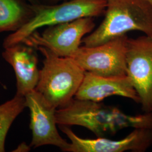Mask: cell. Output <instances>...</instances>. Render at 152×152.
<instances>
[{
  "instance_id": "4",
  "label": "cell",
  "mask_w": 152,
  "mask_h": 152,
  "mask_svg": "<svg viewBox=\"0 0 152 152\" xmlns=\"http://www.w3.org/2000/svg\"><path fill=\"white\" fill-rule=\"evenodd\" d=\"M95 27L94 18L85 17L48 26L42 33H32L22 43L44 47L61 57H70L80 48L83 37Z\"/></svg>"
},
{
  "instance_id": "16",
  "label": "cell",
  "mask_w": 152,
  "mask_h": 152,
  "mask_svg": "<svg viewBox=\"0 0 152 152\" xmlns=\"http://www.w3.org/2000/svg\"><path fill=\"white\" fill-rule=\"evenodd\" d=\"M30 149V148L28 147L26 144L24 143H22V144H20L19 147L16 148L15 151H14V152H24V151H27L26 150L29 151Z\"/></svg>"
},
{
  "instance_id": "13",
  "label": "cell",
  "mask_w": 152,
  "mask_h": 152,
  "mask_svg": "<svg viewBox=\"0 0 152 152\" xmlns=\"http://www.w3.org/2000/svg\"><path fill=\"white\" fill-rule=\"evenodd\" d=\"M25 108H27L26 98L16 94L10 100L0 105V152L5 151L7 132L14 120Z\"/></svg>"
},
{
  "instance_id": "12",
  "label": "cell",
  "mask_w": 152,
  "mask_h": 152,
  "mask_svg": "<svg viewBox=\"0 0 152 152\" xmlns=\"http://www.w3.org/2000/svg\"><path fill=\"white\" fill-rule=\"evenodd\" d=\"M33 15L27 0H0V33L16 31Z\"/></svg>"
},
{
  "instance_id": "11",
  "label": "cell",
  "mask_w": 152,
  "mask_h": 152,
  "mask_svg": "<svg viewBox=\"0 0 152 152\" xmlns=\"http://www.w3.org/2000/svg\"><path fill=\"white\" fill-rule=\"evenodd\" d=\"M4 49L2 56L12 67L16 76V95L25 96L36 88L39 77L36 49L20 43Z\"/></svg>"
},
{
  "instance_id": "5",
  "label": "cell",
  "mask_w": 152,
  "mask_h": 152,
  "mask_svg": "<svg viewBox=\"0 0 152 152\" xmlns=\"http://www.w3.org/2000/svg\"><path fill=\"white\" fill-rule=\"evenodd\" d=\"M126 34L96 46H80L71 57L87 72L102 76L127 75Z\"/></svg>"
},
{
  "instance_id": "10",
  "label": "cell",
  "mask_w": 152,
  "mask_h": 152,
  "mask_svg": "<svg viewBox=\"0 0 152 152\" xmlns=\"http://www.w3.org/2000/svg\"><path fill=\"white\" fill-rule=\"evenodd\" d=\"M118 96L130 99L137 103L140 100L127 75L102 76L85 72L81 85L75 98L100 102L104 99Z\"/></svg>"
},
{
  "instance_id": "9",
  "label": "cell",
  "mask_w": 152,
  "mask_h": 152,
  "mask_svg": "<svg viewBox=\"0 0 152 152\" xmlns=\"http://www.w3.org/2000/svg\"><path fill=\"white\" fill-rule=\"evenodd\" d=\"M59 129L71 141L69 152H145L152 146V130L134 129L120 140L103 137L83 139L77 136L68 126Z\"/></svg>"
},
{
  "instance_id": "15",
  "label": "cell",
  "mask_w": 152,
  "mask_h": 152,
  "mask_svg": "<svg viewBox=\"0 0 152 152\" xmlns=\"http://www.w3.org/2000/svg\"><path fill=\"white\" fill-rule=\"evenodd\" d=\"M41 4H47V5H54L59 4V2H63L65 1H68L71 0H39Z\"/></svg>"
},
{
  "instance_id": "6",
  "label": "cell",
  "mask_w": 152,
  "mask_h": 152,
  "mask_svg": "<svg viewBox=\"0 0 152 152\" xmlns=\"http://www.w3.org/2000/svg\"><path fill=\"white\" fill-rule=\"evenodd\" d=\"M126 75L140 98L144 112H152V37L127 38Z\"/></svg>"
},
{
  "instance_id": "2",
  "label": "cell",
  "mask_w": 152,
  "mask_h": 152,
  "mask_svg": "<svg viewBox=\"0 0 152 152\" xmlns=\"http://www.w3.org/2000/svg\"><path fill=\"white\" fill-rule=\"evenodd\" d=\"M36 49L44 59L35 89L56 108L64 107L75 98L85 71L71 57L59 56L44 47Z\"/></svg>"
},
{
  "instance_id": "17",
  "label": "cell",
  "mask_w": 152,
  "mask_h": 152,
  "mask_svg": "<svg viewBox=\"0 0 152 152\" xmlns=\"http://www.w3.org/2000/svg\"><path fill=\"white\" fill-rule=\"evenodd\" d=\"M28 2L31 4H41V2L39 0H27Z\"/></svg>"
},
{
  "instance_id": "14",
  "label": "cell",
  "mask_w": 152,
  "mask_h": 152,
  "mask_svg": "<svg viewBox=\"0 0 152 152\" xmlns=\"http://www.w3.org/2000/svg\"><path fill=\"white\" fill-rule=\"evenodd\" d=\"M144 114L128 115L114 107L110 129V135L129 127L134 129L152 130V112H144Z\"/></svg>"
},
{
  "instance_id": "18",
  "label": "cell",
  "mask_w": 152,
  "mask_h": 152,
  "mask_svg": "<svg viewBox=\"0 0 152 152\" xmlns=\"http://www.w3.org/2000/svg\"><path fill=\"white\" fill-rule=\"evenodd\" d=\"M149 3H150V4L152 6V0H147Z\"/></svg>"
},
{
  "instance_id": "7",
  "label": "cell",
  "mask_w": 152,
  "mask_h": 152,
  "mask_svg": "<svg viewBox=\"0 0 152 152\" xmlns=\"http://www.w3.org/2000/svg\"><path fill=\"white\" fill-rule=\"evenodd\" d=\"M113 106L100 102L74 98L65 107L56 109V124L80 126L98 137L110 135Z\"/></svg>"
},
{
  "instance_id": "8",
  "label": "cell",
  "mask_w": 152,
  "mask_h": 152,
  "mask_svg": "<svg viewBox=\"0 0 152 152\" xmlns=\"http://www.w3.org/2000/svg\"><path fill=\"white\" fill-rule=\"evenodd\" d=\"M26 107L30 111L29 127L32 139L30 147L54 145L62 151L69 152L71 143L62 138L56 128V109L36 89L24 96Z\"/></svg>"
},
{
  "instance_id": "3",
  "label": "cell",
  "mask_w": 152,
  "mask_h": 152,
  "mask_svg": "<svg viewBox=\"0 0 152 152\" xmlns=\"http://www.w3.org/2000/svg\"><path fill=\"white\" fill-rule=\"evenodd\" d=\"M107 3V0H71L54 5L31 4L34 15L22 27L4 39L3 47L22 43L41 28L81 18L101 16L105 13Z\"/></svg>"
},
{
  "instance_id": "1",
  "label": "cell",
  "mask_w": 152,
  "mask_h": 152,
  "mask_svg": "<svg viewBox=\"0 0 152 152\" xmlns=\"http://www.w3.org/2000/svg\"><path fill=\"white\" fill-rule=\"evenodd\" d=\"M107 2L103 20L82 39L84 46H98L132 31H140L152 37V6L147 0Z\"/></svg>"
}]
</instances>
